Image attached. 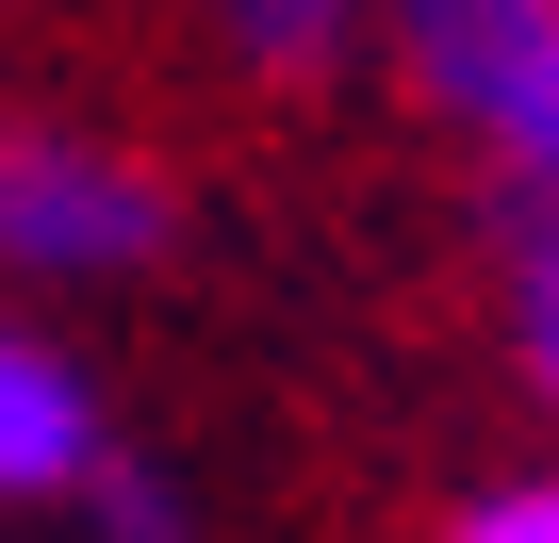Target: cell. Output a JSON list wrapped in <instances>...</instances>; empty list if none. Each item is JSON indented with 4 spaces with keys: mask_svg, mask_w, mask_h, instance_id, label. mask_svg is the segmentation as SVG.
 Masks as SVG:
<instances>
[{
    "mask_svg": "<svg viewBox=\"0 0 559 543\" xmlns=\"http://www.w3.org/2000/svg\"><path fill=\"white\" fill-rule=\"evenodd\" d=\"M510 330H526V379H543V412H559V198L526 214V263H510Z\"/></svg>",
    "mask_w": 559,
    "mask_h": 543,
    "instance_id": "obj_5",
    "label": "cell"
},
{
    "mask_svg": "<svg viewBox=\"0 0 559 543\" xmlns=\"http://www.w3.org/2000/svg\"><path fill=\"white\" fill-rule=\"evenodd\" d=\"M83 527H99V543H198V510H181L132 445H99V461H83Z\"/></svg>",
    "mask_w": 559,
    "mask_h": 543,
    "instance_id": "obj_4",
    "label": "cell"
},
{
    "mask_svg": "<svg viewBox=\"0 0 559 543\" xmlns=\"http://www.w3.org/2000/svg\"><path fill=\"white\" fill-rule=\"evenodd\" d=\"M330 17H346V0H247V34H263V50H280V67H297V50H313V34H330Z\"/></svg>",
    "mask_w": 559,
    "mask_h": 543,
    "instance_id": "obj_7",
    "label": "cell"
},
{
    "mask_svg": "<svg viewBox=\"0 0 559 543\" xmlns=\"http://www.w3.org/2000/svg\"><path fill=\"white\" fill-rule=\"evenodd\" d=\"M444 543H559V477H510V494H477Z\"/></svg>",
    "mask_w": 559,
    "mask_h": 543,
    "instance_id": "obj_6",
    "label": "cell"
},
{
    "mask_svg": "<svg viewBox=\"0 0 559 543\" xmlns=\"http://www.w3.org/2000/svg\"><path fill=\"white\" fill-rule=\"evenodd\" d=\"M412 99L526 198H559V0H395Z\"/></svg>",
    "mask_w": 559,
    "mask_h": 543,
    "instance_id": "obj_1",
    "label": "cell"
},
{
    "mask_svg": "<svg viewBox=\"0 0 559 543\" xmlns=\"http://www.w3.org/2000/svg\"><path fill=\"white\" fill-rule=\"evenodd\" d=\"M165 165L116 149V132H67V116H17L0 132V263L17 281H132L165 263Z\"/></svg>",
    "mask_w": 559,
    "mask_h": 543,
    "instance_id": "obj_2",
    "label": "cell"
},
{
    "mask_svg": "<svg viewBox=\"0 0 559 543\" xmlns=\"http://www.w3.org/2000/svg\"><path fill=\"white\" fill-rule=\"evenodd\" d=\"M99 445H116V428H99V379H83L67 346H34V330H0V510L83 494Z\"/></svg>",
    "mask_w": 559,
    "mask_h": 543,
    "instance_id": "obj_3",
    "label": "cell"
}]
</instances>
